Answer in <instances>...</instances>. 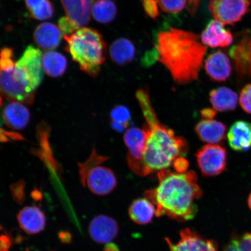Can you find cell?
Listing matches in <instances>:
<instances>
[{
	"label": "cell",
	"instance_id": "obj_1",
	"mask_svg": "<svg viewBox=\"0 0 251 251\" xmlns=\"http://www.w3.org/2000/svg\"><path fill=\"white\" fill-rule=\"evenodd\" d=\"M136 96L146 120L143 127L145 144L140 161L131 171L145 177L171 167L186 154L188 146L186 139L160 122L147 91L139 89Z\"/></svg>",
	"mask_w": 251,
	"mask_h": 251
},
{
	"label": "cell",
	"instance_id": "obj_2",
	"mask_svg": "<svg viewBox=\"0 0 251 251\" xmlns=\"http://www.w3.org/2000/svg\"><path fill=\"white\" fill-rule=\"evenodd\" d=\"M153 50L156 60L170 72L175 82L184 84L199 80L207 47L197 34L169 27L158 33Z\"/></svg>",
	"mask_w": 251,
	"mask_h": 251
},
{
	"label": "cell",
	"instance_id": "obj_3",
	"mask_svg": "<svg viewBox=\"0 0 251 251\" xmlns=\"http://www.w3.org/2000/svg\"><path fill=\"white\" fill-rule=\"evenodd\" d=\"M158 186L145 192L155 207L156 216L166 215L178 221L194 218L197 211L195 201L202 195L196 173L165 169L158 172Z\"/></svg>",
	"mask_w": 251,
	"mask_h": 251
},
{
	"label": "cell",
	"instance_id": "obj_4",
	"mask_svg": "<svg viewBox=\"0 0 251 251\" xmlns=\"http://www.w3.org/2000/svg\"><path fill=\"white\" fill-rule=\"evenodd\" d=\"M66 51L81 71L92 77L98 76L105 60L106 43L101 34L92 28L81 27L64 36Z\"/></svg>",
	"mask_w": 251,
	"mask_h": 251
},
{
	"label": "cell",
	"instance_id": "obj_5",
	"mask_svg": "<svg viewBox=\"0 0 251 251\" xmlns=\"http://www.w3.org/2000/svg\"><path fill=\"white\" fill-rule=\"evenodd\" d=\"M37 87L29 74L15 61L14 50H0V93L12 101L30 104L34 101Z\"/></svg>",
	"mask_w": 251,
	"mask_h": 251
},
{
	"label": "cell",
	"instance_id": "obj_6",
	"mask_svg": "<svg viewBox=\"0 0 251 251\" xmlns=\"http://www.w3.org/2000/svg\"><path fill=\"white\" fill-rule=\"evenodd\" d=\"M108 157L99 154L95 149L85 162L78 164L81 184L97 196L108 195L117 186V178L111 169L102 165Z\"/></svg>",
	"mask_w": 251,
	"mask_h": 251
},
{
	"label": "cell",
	"instance_id": "obj_7",
	"mask_svg": "<svg viewBox=\"0 0 251 251\" xmlns=\"http://www.w3.org/2000/svg\"><path fill=\"white\" fill-rule=\"evenodd\" d=\"M198 166L206 177L216 176L225 171L227 165V151L218 144H206L196 154Z\"/></svg>",
	"mask_w": 251,
	"mask_h": 251
},
{
	"label": "cell",
	"instance_id": "obj_8",
	"mask_svg": "<svg viewBox=\"0 0 251 251\" xmlns=\"http://www.w3.org/2000/svg\"><path fill=\"white\" fill-rule=\"evenodd\" d=\"M233 60L238 79L251 77V30H246L238 34L236 42L229 51Z\"/></svg>",
	"mask_w": 251,
	"mask_h": 251
},
{
	"label": "cell",
	"instance_id": "obj_9",
	"mask_svg": "<svg viewBox=\"0 0 251 251\" xmlns=\"http://www.w3.org/2000/svg\"><path fill=\"white\" fill-rule=\"evenodd\" d=\"M249 0H211L210 12L216 20L224 25L237 23L249 11Z\"/></svg>",
	"mask_w": 251,
	"mask_h": 251
},
{
	"label": "cell",
	"instance_id": "obj_10",
	"mask_svg": "<svg viewBox=\"0 0 251 251\" xmlns=\"http://www.w3.org/2000/svg\"><path fill=\"white\" fill-rule=\"evenodd\" d=\"M166 241L171 251H218L215 241L205 239L188 228L181 231L177 244H173L168 238Z\"/></svg>",
	"mask_w": 251,
	"mask_h": 251
},
{
	"label": "cell",
	"instance_id": "obj_11",
	"mask_svg": "<svg viewBox=\"0 0 251 251\" xmlns=\"http://www.w3.org/2000/svg\"><path fill=\"white\" fill-rule=\"evenodd\" d=\"M119 227L115 219L105 215L97 216L89 227L90 236L99 244H108L117 237Z\"/></svg>",
	"mask_w": 251,
	"mask_h": 251
},
{
	"label": "cell",
	"instance_id": "obj_12",
	"mask_svg": "<svg viewBox=\"0 0 251 251\" xmlns=\"http://www.w3.org/2000/svg\"><path fill=\"white\" fill-rule=\"evenodd\" d=\"M201 39L205 46L217 48L230 46L233 42V36L230 31L225 29L224 24L215 20L207 25Z\"/></svg>",
	"mask_w": 251,
	"mask_h": 251
},
{
	"label": "cell",
	"instance_id": "obj_13",
	"mask_svg": "<svg viewBox=\"0 0 251 251\" xmlns=\"http://www.w3.org/2000/svg\"><path fill=\"white\" fill-rule=\"evenodd\" d=\"M124 140L128 151L127 162L131 171L136 167L142 156L145 144V135L142 129L132 127L126 130Z\"/></svg>",
	"mask_w": 251,
	"mask_h": 251
},
{
	"label": "cell",
	"instance_id": "obj_14",
	"mask_svg": "<svg viewBox=\"0 0 251 251\" xmlns=\"http://www.w3.org/2000/svg\"><path fill=\"white\" fill-rule=\"evenodd\" d=\"M17 220L20 227L28 234H38L46 227L45 214L36 206L25 207L18 213Z\"/></svg>",
	"mask_w": 251,
	"mask_h": 251
},
{
	"label": "cell",
	"instance_id": "obj_15",
	"mask_svg": "<svg viewBox=\"0 0 251 251\" xmlns=\"http://www.w3.org/2000/svg\"><path fill=\"white\" fill-rule=\"evenodd\" d=\"M94 0H61L67 17L78 28L90 23Z\"/></svg>",
	"mask_w": 251,
	"mask_h": 251
},
{
	"label": "cell",
	"instance_id": "obj_16",
	"mask_svg": "<svg viewBox=\"0 0 251 251\" xmlns=\"http://www.w3.org/2000/svg\"><path fill=\"white\" fill-rule=\"evenodd\" d=\"M205 69L211 79L225 81L230 76L232 71L230 59L221 51L212 53L205 59Z\"/></svg>",
	"mask_w": 251,
	"mask_h": 251
},
{
	"label": "cell",
	"instance_id": "obj_17",
	"mask_svg": "<svg viewBox=\"0 0 251 251\" xmlns=\"http://www.w3.org/2000/svg\"><path fill=\"white\" fill-rule=\"evenodd\" d=\"M2 119L5 125L11 130H22L29 123L30 111L23 103L11 101L3 110Z\"/></svg>",
	"mask_w": 251,
	"mask_h": 251
},
{
	"label": "cell",
	"instance_id": "obj_18",
	"mask_svg": "<svg viewBox=\"0 0 251 251\" xmlns=\"http://www.w3.org/2000/svg\"><path fill=\"white\" fill-rule=\"evenodd\" d=\"M199 139L207 144H219L224 142L227 127L222 122L213 119H202L195 127Z\"/></svg>",
	"mask_w": 251,
	"mask_h": 251
},
{
	"label": "cell",
	"instance_id": "obj_19",
	"mask_svg": "<svg viewBox=\"0 0 251 251\" xmlns=\"http://www.w3.org/2000/svg\"><path fill=\"white\" fill-rule=\"evenodd\" d=\"M229 146L237 152H246L251 148V123L245 121L235 122L227 133Z\"/></svg>",
	"mask_w": 251,
	"mask_h": 251
},
{
	"label": "cell",
	"instance_id": "obj_20",
	"mask_svg": "<svg viewBox=\"0 0 251 251\" xmlns=\"http://www.w3.org/2000/svg\"><path fill=\"white\" fill-rule=\"evenodd\" d=\"M62 33L54 24H40L34 31L33 40L36 45L45 50L55 49L60 45Z\"/></svg>",
	"mask_w": 251,
	"mask_h": 251
},
{
	"label": "cell",
	"instance_id": "obj_21",
	"mask_svg": "<svg viewBox=\"0 0 251 251\" xmlns=\"http://www.w3.org/2000/svg\"><path fill=\"white\" fill-rule=\"evenodd\" d=\"M209 101L216 111H232L237 107L238 96L237 93L230 88L219 87L210 92Z\"/></svg>",
	"mask_w": 251,
	"mask_h": 251
},
{
	"label": "cell",
	"instance_id": "obj_22",
	"mask_svg": "<svg viewBox=\"0 0 251 251\" xmlns=\"http://www.w3.org/2000/svg\"><path fill=\"white\" fill-rule=\"evenodd\" d=\"M136 53V47L133 42L124 37L114 41L109 48L110 57L115 64L121 66L132 61Z\"/></svg>",
	"mask_w": 251,
	"mask_h": 251
},
{
	"label": "cell",
	"instance_id": "obj_23",
	"mask_svg": "<svg viewBox=\"0 0 251 251\" xmlns=\"http://www.w3.org/2000/svg\"><path fill=\"white\" fill-rule=\"evenodd\" d=\"M42 66L44 72L50 77H61L67 70V59L61 53L47 52L42 56Z\"/></svg>",
	"mask_w": 251,
	"mask_h": 251
},
{
	"label": "cell",
	"instance_id": "obj_24",
	"mask_svg": "<svg viewBox=\"0 0 251 251\" xmlns=\"http://www.w3.org/2000/svg\"><path fill=\"white\" fill-rule=\"evenodd\" d=\"M155 207L150 201L145 199L135 200L129 208L130 218L136 224H148L155 215Z\"/></svg>",
	"mask_w": 251,
	"mask_h": 251
},
{
	"label": "cell",
	"instance_id": "obj_25",
	"mask_svg": "<svg viewBox=\"0 0 251 251\" xmlns=\"http://www.w3.org/2000/svg\"><path fill=\"white\" fill-rule=\"evenodd\" d=\"M117 11L115 0H94L93 2V16L100 24L111 23L115 20Z\"/></svg>",
	"mask_w": 251,
	"mask_h": 251
},
{
	"label": "cell",
	"instance_id": "obj_26",
	"mask_svg": "<svg viewBox=\"0 0 251 251\" xmlns=\"http://www.w3.org/2000/svg\"><path fill=\"white\" fill-rule=\"evenodd\" d=\"M25 4L30 17L35 20H49L54 14V7L51 0H25Z\"/></svg>",
	"mask_w": 251,
	"mask_h": 251
},
{
	"label": "cell",
	"instance_id": "obj_27",
	"mask_svg": "<svg viewBox=\"0 0 251 251\" xmlns=\"http://www.w3.org/2000/svg\"><path fill=\"white\" fill-rule=\"evenodd\" d=\"M111 126L113 129L123 132L126 130L131 119L130 110L124 105H118L110 113Z\"/></svg>",
	"mask_w": 251,
	"mask_h": 251
},
{
	"label": "cell",
	"instance_id": "obj_28",
	"mask_svg": "<svg viewBox=\"0 0 251 251\" xmlns=\"http://www.w3.org/2000/svg\"><path fill=\"white\" fill-rule=\"evenodd\" d=\"M224 251H251V233L235 235Z\"/></svg>",
	"mask_w": 251,
	"mask_h": 251
},
{
	"label": "cell",
	"instance_id": "obj_29",
	"mask_svg": "<svg viewBox=\"0 0 251 251\" xmlns=\"http://www.w3.org/2000/svg\"><path fill=\"white\" fill-rule=\"evenodd\" d=\"M162 11L168 14H177L186 7L187 0H157Z\"/></svg>",
	"mask_w": 251,
	"mask_h": 251
},
{
	"label": "cell",
	"instance_id": "obj_30",
	"mask_svg": "<svg viewBox=\"0 0 251 251\" xmlns=\"http://www.w3.org/2000/svg\"><path fill=\"white\" fill-rule=\"evenodd\" d=\"M239 102L244 111L251 114V84H247L241 90Z\"/></svg>",
	"mask_w": 251,
	"mask_h": 251
},
{
	"label": "cell",
	"instance_id": "obj_31",
	"mask_svg": "<svg viewBox=\"0 0 251 251\" xmlns=\"http://www.w3.org/2000/svg\"><path fill=\"white\" fill-rule=\"evenodd\" d=\"M12 198L19 204H23L26 200L25 185L24 181H19L12 184L10 187Z\"/></svg>",
	"mask_w": 251,
	"mask_h": 251
},
{
	"label": "cell",
	"instance_id": "obj_32",
	"mask_svg": "<svg viewBox=\"0 0 251 251\" xmlns=\"http://www.w3.org/2000/svg\"><path fill=\"white\" fill-rule=\"evenodd\" d=\"M144 11L151 18L155 20L160 15L159 5L157 0H142Z\"/></svg>",
	"mask_w": 251,
	"mask_h": 251
},
{
	"label": "cell",
	"instance_id": "obj_33",
	"mask_svg": "<svg viewBox=\"0 0 251 251\" xmlns=\"http://www.w3.org/2000/svg\"><path fill=\"white\" fill-rule=\"evenodd\" d=\"M58 25L63 36L70 35L78 29L76 25L67 17L59 19Z\"/></svg>",
	"mask_w": 251,
	"mask_h": 251
},
{
	"label": "cell",
	"instance_id": "obj_34",
	"mask_svg": "<svg viewBox=\"0 0 251 251\" xmlns=\"http://www.w3.org/2000/svg\"><path fill=\"white\" fill-rule=\"evenodd\" d=\"M2 105V99L1 96H0V108L1 107ZM23 139V137L17 133L13 132V131L9 132V131H5L0 128V142L5 143L7 142L9 140H21Z\"/></svg>",
	"mask_w": 251,
	"mask_h": 251
},
{
	"label": "cell",
	"instance_id": "obj_35",
	"mask_svg": "<svg viewBox=\"0 0 251 251\" xmlns=\"http://www.w3.org/2000/svg\"><path fill=\"white\" fill-rule=\"evenodd\" d=\"M12 238L7 232L0 233V251H9L12 247Z\"/></svg>",
	"mask_w": 251,
	"mask_h": 251
},
{
	"label": "cell",
	"instance_id": "obj_36",
	"mask_svg": "<svg viewBox=\"0 0 251 251\" xmlns=\"http://www.w3.org/2000/svg\"><path fill=\"white\" fill-rule=\"evenodd\" d=\"M188 166H189L188 162L183 157H180V158H177L173 164L175 171L178 173L187 172Z\"/></svg>",
	"mask_w": 251,
	"mask_h": 251
},
{
	"label": "cell",
	"instance_id": "obj_37",
	"mask_svg": "<svg viewBox=\"0 0 251 251\" xmlns=\"http://www.w3.org/2000/svg\"><path fill=\"white\" fill-rule=\"evenodd\" d=\"M216 111L213 108H204L201 111L203 119H213L216 115Z\"/></svg>",
	"mask_w": 251,
	"mask_h": 251
},
{
	"label": "cell",
	"instance_id": "obj_38",
	"mask_svg": "<svg viewBox=\"0 0 251 251\" xmlns=\"http://www.w3.org/2000/svg\"><path fill=\"white\" fill-rule=\"evenodd\" d=\"M59 237L60 238L62 242L64 243H68L70 242L72 237L70 233H68V232H61V233H59Z\"/></svg>",
	"mask_w": 251,
	"mask_h": 251
},
{
	"label": "cell",
	"instance_id": "obj_39",
	"mask_svg": "<svg viewBox=\"0 0 251 251\" xmlns=\"http://www.w3.org/2000/svg\"><path fill=\"white\" fill-rule=\"evenodd\" d=\"M104 251H118V250L115 245L110 243L106 246Z\"/></svg>",
	"mask_w": 251,
	"mask_h": 251
},
{
	"label": "cell",
	"instance_id": "obj_40",
	"mask_svg": "<svg viewBox=\"0 0 251 251\" xmlns=\"http://www.w3.org/2000/svg\"><path fill=\"white\" fill-rule=\"evenodd\" d=\"M248 203H249V206L251 211V193L250 194V196L249 197V200H248Z\"/></svg>",
	"mask_w": 251,
	"mask_h": 251
},
{
	"label": "cell",
	"instance_id": "obj_41",
	"mask_svg": "<svg viewBox=\"0 0 251 251\" xmlns=\"http://www.w3.org/2000/svg\"><path fill=\"white\" fill-rule=\"evenodd\" d=\"M2 230H3V228L2 227V226L1 225H0V233H1V232L2 231Z\"/></svg>",
	"mask_w": 251,
	"mask_h": 251
}]
</instances>
